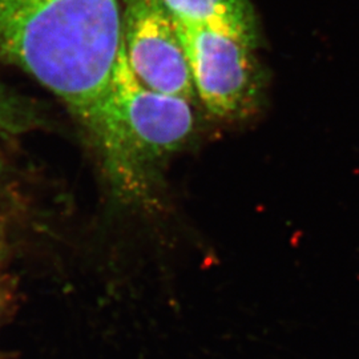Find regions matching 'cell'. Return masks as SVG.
Segmentation results:
<instances>
[{"label": "cell", "mask_w": 359, "mask_h": 359, "mask_svg": "<svg viewBox=\"0 0 359 359\" xmlns=\"http://www.w3.org/2000/svg\"><path fill=\"white\" fill-rule=\"evenodd\" d=\"M121 43L118 0H0V59L59 97L90 136Z\"/></svg>", "instance_id": "1"}, {"label": "cell", "mask_w": 359, "mask_h": 359, "mask_svg": "<svg viewBox=\"0 0 359 359\" xmlns=\"http://www.w3.org/2000/svg\"><path fill=\"white\" fill-rule=\"evenodd\" d=\"M191 104L144 86L121 43L108 100L90 135L120 196L151 200L169 160L191 142L196 127Z\"/></svg>", "instance_id": "2"}, {"label": "cell", "mask_w": 359, "mask_h": 359, "mask_svg": "<svg viewBox=\"0 0 359 359\" xmlns=\"http://www.w3.org/2000/svg\"><path fill=\"white\" fill-rule=\"evenodd\" d=\"M179 27L194 90L209 114L236 118L255 111L265 86L255 50L212 29Z\"/></svg>", "instance_id": "3"}, {"label": "cell", "mask_w": 359, "mask_h": 359, "mask_svg": "<svg viewBox=\"0 0 359 359\" xmlns=\"http://www.w3.org/2000/svg\"><path fill=\"white\" fill-rule=\"evenodd\" d=\"M129 67L148 88L194 102L197 93L179 23L163 0H121Z\"/></svg>", "instance_id": "4"}, {"label": "cell", "mask_w": 359, "mask_h": 359, "mask_svg": "<svg viewBox=\"0 0 359 359\" xmlns=\"http://www.w3.org/2000/svg\"><path fill=\"white\" fill-rule=\"evenodd\" d=\"M180 26L212 29L256 50L259 29L249 0H163Z\"/></svg>", "instance_id": "5"}, {"label": "cell", "mask_w": 359, "mask_h": 359, "mask_svg": "<svg viewBox=\"0 0 359 359\" xmlns=\"http://www.w3.org/2000/svg\"><path fill=\"white\" fill-rule=\"evenodd\" d=\"M22 120H25V115L20 104L16 103L13 95L0 86V135L6 130L15 132L20 128Z\"/></svg>", "instance_id": "6"}]
</instances>
